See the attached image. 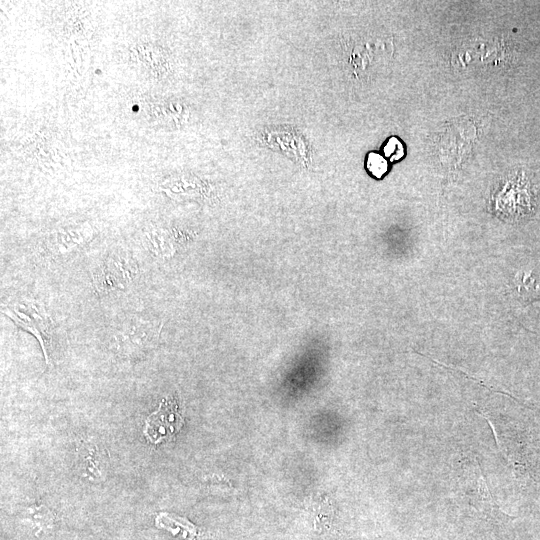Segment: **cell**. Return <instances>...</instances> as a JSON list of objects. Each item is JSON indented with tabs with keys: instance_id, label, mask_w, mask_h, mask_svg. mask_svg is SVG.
<instances>
[{
	"instance_id": "6da1fadb",
	"label": "cell",
	"mask_w": 540,
	"mask_h": 540,
	"mask_svg": "<svg viewBox=\"0 0 540 540\" xmlns=\"http://www.w3.org/2000/svg\"><path fill=\"white\" fill-rule=\"evenodd\" d=\"M162 322L138 315L124 318L116 326L112 343L116 352L128 359H138L158 343Z\"/></svg>"
},
{
	"instance_id": "7a4b0ae2",
	"label": "cell",
	"mask_w": 540,
	"mask_h": 540,
	"mask_svg": "<svg viewBox=\"0 0 540 540\" xmlns=\"http://www.w3.org/2000/svg\"><path fill=\"white\" fill-rule=\"evenodd\" d=\"M1 311L10 318L18 327L34 335L45 356L49 361L48 348L50 344L53 322L42 305L31 299L19 301L1 306Z\"/></svg>"
},
{
	"instance_id": "3957f363",
	"label": "cell",
	"mask_w": 540,
	"mask_h": 540,
	"mask_svg": "<svg viewBox=\"0 0 540 540\" xmlns=\"http://www.w3.org/2000/svg\"><path fill=\"white\" fill-rule=\"evenodd\" d=\"M136 272V263L130 256L123 252L113 253L93 275L94 287L99 294L125 289Z\"/></svg>"
},
{
	"instance_id": "277c9868",
	"label": "cell",
	"mask_w": 540,
	"mask_h": 540,
	"mask_svg": "<svg viewBox=\"0 0 540 540\" xmlns=\"http://www.w3.org/2000/svg\"><path fill=\"white\" fill-rule=\"evenodd\" d=\"M183 417L174 400L165 399L157 411L150 414L144 427L145 436L152 443L172 439L182 428Z\"/></svg>"
},
{
	"instance_id": "5b68a950",
	"label": "cell",
	"mask_w": 540,
	"mask_h": 540,
	"mask_svg": "<svg viewBox=\"0 0 540 540\" xmlns=\"http://www.w3.org/2000/svg\"><path fill=\"white\" fill-rule=\"evenodd\" d=\"M91 232L87 230H68L56 233L50 238L47 248L53 255H66L82 247L91 239Z\"/></svg>"
},
{
	"instance_id": "8992f818",
	"label": "cell",
	"mask_w": 540,
	"mask_h": 540,
	"mask_svg": "<svg viewBox=\"0 0 540 540\" xmlns=\"http://www.w3.org/2000/svg\"><path fill=\"white\" fill-rule=\"evenodd\" d=\"M520 299L526 304L540 299L537 279L531 273H519L515 279Z\"/></svg>"
},
{
	"instance_id": "52a82bcc",
	"label": "cell",
	"mask_w": 540,
	"mask_h": 540,
	"mask_svg": "<svg viewBox=\"0 0 540 540\" xmlns=\"http://www.w3.org/2000/svg\"><path fill=\"white\" fill-rule=\"evenodd\" d=\"M166 236L157 229L150 230L145 234V246L155 256H166L169 254V244Z\"/></svg>"
},
{
	"instance_id": "ba28073f",
	"label": "cell",
	"mask_w": 540,
	"mask_h": 540,
	"mask_svg": "<svg viewBox=\"0 0 540 540\" xmlns=\"http://www.w3.org/2000/svg\"><path fill=\"white\" fill-rule=\"evenodd\" d=\"M387 162L379 154L371 153L369 154L367 160V168L377 178L382 177L387 171Z\"/></svg>"
},
{
	"instance_id": "9c48e42d",
	"label": "cell",
	"mask_w": 540,
	"mask_h": 540,
	"mask_svg": "<svg viewBox=\"0 0 540 540\" xmlns=\"http://www.w3.org/2000/svg\"><path fill=\"white\" fill-rule=\"evenodd\" d=\"M383 151L385 156L391 161L398 160L404 155L403 145L395 137L388 140Z\"/></svg>"
}]
</instances>
